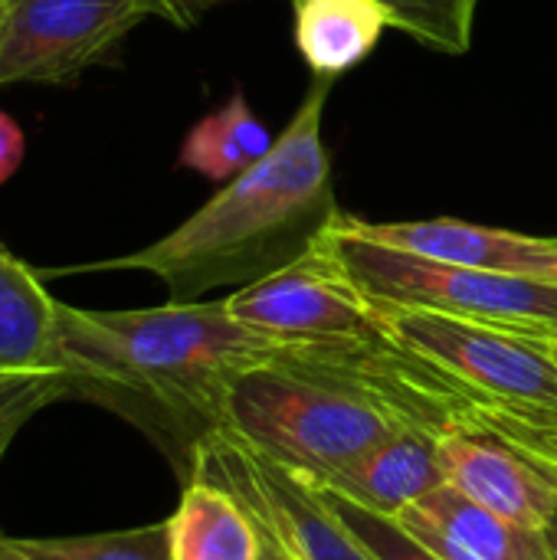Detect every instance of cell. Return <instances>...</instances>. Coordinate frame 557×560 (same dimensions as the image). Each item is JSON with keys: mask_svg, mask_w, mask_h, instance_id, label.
Segmentation results:
<instances>
[{"mask_svg": "<svg viewBox=\"0 0 557 560\" xmlns=\"http://www.w3.org/2000/svg\"><path fill=\"white\" fill-rule=\"evenodd\" d=\"M289 341L236 322L220 302L89 312L59 302V351L72 397L98 400L151 430L177 459L223 423L230 384Z\"/></svg>", "mask_w": 557, "mask_h": 560, "instance_id": "1", "label": "cell"}, {"mask_svg": "<svg viewBox=\"0 0 557 560\" xmlns=\"http://www.w3.org/2000/svg\"><path fill=\"white\" fill-rule=\"evenodd\" d=\"M328 92L332 79L318 75L269 154L227 180L177 230L82 269H141L167 285L171 302H200L210 289H243L299 259L341 213L322 138Z\"/></svg>", "mask_w": 557, "mask_h": 560, "instance_id": "2", "label": "cell"}, {"mask_svg": "<svg viewBox=\"0 0 557 560\" xmlns=\"http://www.w3.org/2000/svg\"><path fill=\"white\" fill-rule=\"evenodd\" d=\"M371 308H420L557 341V282L427 259L358 233L341 210L318 236Z\"/></svg>", "mask_w": 557, "mask_h": 560, "instance_id": "3", "label": "cell"}, {"mask_svg": "<svg viewBox=\"0 0 557 560\" xmlns=\"http://www.w3.org/2000/svg\"><path fill=\"white\" fill-rule=\"evenodd\" d=\"M227 489L295 560H378L322 502L315 486L269 459L236 430L213 427L194 446L190 472Z\"/></svg>", "mask_w": 557, "mask_h": 560, "instance_id": "4", "label": "cell"}, {"mask_svg": "<svg viewBox=\"0 0 557 560\" xmlns=\"http://www.w3.org/2000/svg\"><path fill=\"white\" fill-rule=\"evenodd\" d=\"M374 312L391 341L430 361L463 387L489 400L557 413V361L545 341L420 308Z\"/></svg>", "mask_w": 557, "mask_h": 560, "instance_id": "5", "label": "cell"}, {"mask_svg": "<svg viewBox=\"0 0 557 560\" xmlns=\"http://www.w3.org/2000/svg\"><path fill=\"white\" fill-rule=\"evenodd\" d=\"M161 0H7L0 36L3 85H59L95 66Z\"/></svg>", "mask_w": 557, "mask_h": 560, "instance_id": "6", "label": "cell"}, {"mask_svg": "<svg viewBox=\"0 0 557 560\" xmlns=\"http://www.w3.org/2000/svg\"><path fill=\"white\" fill-rule=\"evenodd\" d=\"M236 322L279 341H358L384 335L378 312L322 243L227 295Z\"/></svg>", "mask_w": 557, "mask_h": 560, "instance_id": "7", "label": "cell"}, {"mask_svg": "<svg viewBox=\"0 0 557 560\" xmlns=\"http://www.w3.org/2000/svg\"><path fill=\"white\" fill-rule=\"evenodd\" d=\"M437 453L446 482L473 502L529 528L545 532L552 525L557 515L555 482L502 440L466 423H453L440 433Z\"/></svg>", "mask_w": 557, "mask_h": 560, "instance_id": "8", "label": "cell"}, {"mask_svg": "<svg viewBox=\"0 0 557 560\" xmlns=\"http://www.w3.org/2000/svg\"><path fill=\"white\" fill-rule=\"evenodd\" d=\"M358 233L394 249H407L427 259L456 262L469 269L557 282V240L496 230L466 220H407V223H368L348 217Z\"/></svg>", "mask_w": 557, "mask_h": 560, "instance_id": "9", "label": "cell"}, {"mask_svg": "<svg viewBox=\"0 0 557 560\" xmlns=\"http://www.w3.org/2000/svg\"><path fill=\"white\" fill-rule=\"evenodd\" d=\"M437 440H440V430L404 427L394 436H387L384 443H378V446L364 450L361 456H355L351 463L338 466L335 472L315 479V486H328L338 495H345L378 515L397 518L407 505H414L417 499L446 486Z\"/></svg>", "mask_w": 557, "mask_h": 560, "instance_id": "10", "label": "cell"}, {"mask_svg": "<svg viewBox=\"0 0 557 560\" xmlns=\"http://www.w3.org/2000/svg\"><path fill=\"white\" fill-rule=\"evenodd\" d=\"M53 374L66 377L59 351V302L0 240V377Z\"/></svg>", "mask_w": 557, "mask_h": 560, "instance_id": "11", "label": "cell"}, {"mask_svg": "<svg viewBox=\"0 0 557 560\" xmlns=\"http://www.w3.org/2000/svg\"><path fill=\"white\" fill-rule=\"evenodd\" d=\"M167 548L171 560H259L263 545L256 522L227 489L190 476L167 518Z\"/></svg>", "mask_w": 557, "mask_h": 560, "instance_id": "12", "label": "cell"}, {"mask_svg": "<svg viewBox=\"0 0 557 560\" xmlns=\"http://www.w3.org/2000/svg\"><path fill=\"white\" fill-rule=\"evenodd\" d=\"M295 46L309 69L322 79H335L371 56L387 10L378 0H292Z\"/></svg>", "mask_w": 557, "mask_h": 560, "instance_id": "13", "label": "cell"}, {"mask_svg": "<svg viewBox=\"0 0 557 560\" xmlns=\"http://www.w3.org/2000/svg\"><path fill=\"white\" fill-rule=\"evenodd\" d=\"M407 512L453 535L479 560H557L548 528L542 532V528L509 522L489 512L486 505L473 502L450 482L417 499L414 505H407Z\"/></svg>", "mask_w": 557, "mask_h": 560, "instance_id": "14", "label": "cell"}, {"mask_svg": "<svg viewBox=\"0 0 557 560\" xmlns=\"http://www.w3.org/2000/svg\"><path fill=\"white\" fill-rule=\"evenodd\" d=\"M276 138L269 128L253 115L243 92H236L223 108L204 115L181 144V164L204 174L213 184H227L253 167Z\"/></svg>", "mask_w": 557, "mask_h": 560, "instance_id": "15", "label": "cell"}, {"mask_svg": "<svg viewBox=\"0 0 557 560\" xmlns=\"http://www.w3.org/2000/svg\"><path fill=\"white\" fill-rule=\"evenodd\" d=\"M463 387V384H460ZM473 430H483L506 446H512L525 463H532L542 476L557 486V413L538 407H515L502 400H489L469 387L460 390L456 420Z\"/></svg>", "mask_w": 557, "mask_h": 560, "instance_id": "16", "label": "cell"}, {"mask_svg": "<svg viewBox=\"0 0 557 560\" xmlns=\"http://www.w3.org/2000/svg\"><path fill=\"white\" fill-rule=\"evenodd\" d=\"M0 560H171L167 522L82 538H3Z\"/></svg>", "mask_w": 557, "mask_h": 560, "instance_id": "17", "label": "cell"}, {"mask_svg": "<svg viewBox=\"0 0 557 560\" xmlns=\"http://www.w3.org/2000/svg\"><path fill=\"white\" fill-rule=\"evenodd\" d=\"M391 26L404 30L417 43H427L440 52H466L473 43V20L479 0H378Z\"/></svg>", "mask_w": 557, "mask_h": 560, "instance_id": "18", "label": "cell"}, {"mask_svg": "<svg viewBox=\"0 0 557 560\" xmlns=\"http://www.w3.org/2000/svg\"><path fill=\"white\" fill-rule=\"evenodd\" d=\"M315 486V482H312ZM315 492L322 495V502L341 518V525L374 555L378 560H440L430 548H423L410 532H404L397 525V518L378 515L345 495H338L328 486H315Z\"/></svg>", "mask_w": 557, "mask_h": 560, "instance_id": "19", "label": "cell"}, {"mask_svg": "<svg viewBox=\"0 0 557 560\" xmlns=\"http://www.w3.org/2000/svg\"><path fill=\"white\" fill-rule=\"evenodd\" d=\"M72 397V387L66 377H0V456L13 433L49 400Z\"/></svg>", "mask_w": 557, "mask_h": 560, "instance_id": "20", "label": "cell"}, {"mask_svg": "<svg viewBox=\"0 0 557 560\" xmlns=\"http://www.w3.org/2000/svg\"><path fill=\"white\" fill-rule=\"evenodd\" d=\"M20 164H23V131L10 115L0 112V184L13 177Z\"/></svg>", "mask_w": 557, "mask_h": 560, "instance_id": "21", "label": "cell"}, {"mask_svg": "<svg viewBox=\"0 0 557 560\" xmlns=\"http://www.w3.org/2000/svg\"><path fill=\"white\" fill-rule=\"evenodd\" d=\"M164 3V20L167 23H174V26H181V30H187V26H194L210 7H217V3H227V0H161Z\"/></svg>", "mask_w": 557, "mask_h": 560, "instance_id": "22", "label": "cell"}, {"mask_svg": "<svg viewBox=\"0 0 557 560\" xmlns=\"http://www.w3.org/2000/svg\"><path fill=\"white\" fill-rule=\"evenodd\" d=\"M259 545H263V548H259V560H295L279 541H276V538H272V535H266L263 528H259Z\"/></svg>", "mask_w": 557, "mask_h": 560, "instance_id": "23", "label": "cell"}, {"mask_svg": "<svg viewBox=\"0 0 557 560\" xmlns=\"http://www.w3.org/2000/svg\"><path fill=\"white\" fill-rule=\"evenodd\" d=\"M548 538H552V545H555V558H557V515L552 518V525H548Z\"/></svg>", "mask_w": 557, "mask_h": 560, "instance_id": "24", "label": "cell"}, {"mask_svg": "<svg viewBox=\"0 0 557 560\" xmlns=\"http://www.w3.org/2000/svg\"><path fill=\"white\" fill-rule=\"evenodd\" d=\"M3 16H7V0H0V36H3Z\"/></svg>", "mask_w": 557, "mask_h": 560, "instance_id": "25", "label": "cell"}, {"mask_svg": "<svg viewBox=\"0 0 557 560\" xmlns=\"http://www.w3.org/2000/svg\"><path fill=\"white\" fill-rule=\"evenodd\" d=\"M545 348H548V354L557 361V341H545Z\"/></svg>", "mask_w": 557, "mask_h": 560, "instance_id": "26", "label": "cell"}, {"mask_svg": "<svg viewBox=\"0 0 557 560\" xmlns=\"http://www.w3.org/2000/svg\"><path fill=\"white\" fill-rule=\"evenodd\" d=\"M555 489H557V486H555Z\"/></svg>", "mask_w": 557, "mask_h": 560, "instance_id": "27", "label": "cell"}]
</instances>
